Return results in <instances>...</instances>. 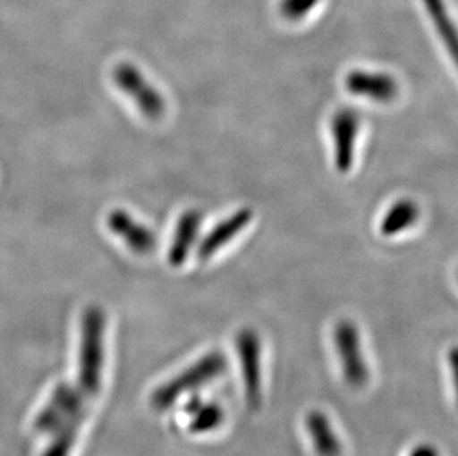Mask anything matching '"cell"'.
Listing matches in <instances>:
<instances>
[{
    "instance_id": "cell-15",
    "label": "cell",
    "mask_w": 458,
    "mask_h": 456,
    "mask_svg": "<svg viewBox=\"0 0 458 456\" xmlns=\"http://www.w3.org/2000/svg\"><path fill=\"white\" fill-rule=\"evenodd\" d=\"M319 0H282L281 13L286 20L299 21L315 8Z\"/></svg>"
},
{
    "instance_id": "cell-11",
    "label": "cell",
    "mask_w": 458,
    "mask_h": 456,
    "mask_svg": "<svg viewBox=\"0 0 458 456\" xmlns=\"http://www.w3.org/2000/svg\"><path fill=\"white\" fill-rule=\"evenodd\" d=\"M307 433L318 456H342L343 443L334 424L322 410H310L306 417Z\"/></svg>"
},
{
    "instance_id": "cell-3",
    "label": "cell",
    "mask_w": 458,
    "mask_h": 456,
    "mask_svg": "<svg viewBox=\"0 0 458 456\" xmlns=\"http://www.w3.org/2000/svg\"><path fill=\"white\" fill-rule=\"evenodd\" d=\"M334 344L342 366L343 378L352 388H362L369 381V366L363 354L358 326L351 320L337 323Z\"/></svg>"
},
{
    "instance_id": "cell-16",
    "label": "cell",
    "mask_w": 458,
    "mask_h": 456,
    "mask_svg": "<svg viewBox=\"0 0 458 456\" xmlns=\"http://www.w3.org/2000/svg\"><path fill=\"white\" fill-rule=\"evenodd\" d=\"M448 362H450L451 376H453V385H454L458 405V347L451 349L450 354H448Z\"/></svg>"
},
{
    "instance_id": "cell-4",
    "label": "cell",
    "mask_w": 458,
    "mask_h": 456,
    "mask_svg": "<svg viewBox=\"0 0 458 456\" xmlns=\"http://www.w3.org/2000/svg\"><path fill=\"white\" fill-rule=\"evenodd\" d=\"M239 363L242 372L245 399L251 410H259L263 401V345L259 334L245 327L236 336Z\"/></svg>"
},
{
    "instance_id": "cell-6",
    "label": "cell",
    "mask_w": 458,
    "mask_h": 456,
    "mask_svg": "<svg viewBox=\"0 0 458 456\" xmlns=\"http://www.w3.org/2000/svg\"><path fill=\"white\" fill-rule=\"evenodd\" d=\"M360 117L352 108H342L333 117L334 160L338 173H346L355 164Z\"/></svg>"
},
{
    "instance_id": "cell-17",
    "label": "cell",
    "mask_w": 458,
    "mask_h": 456,
    "mask_svg": "<svg viewBox=\"0 0 458 456\" xmlns=\"http://www.w3.org/2000/svg\"><path fill=\"white\" fill-rule=\"evenodd\" d=\"M407 456H441L439 451H437L433 444L421 443L417 444L415 448L411 449L410 453Z\"/></svg>"
},
{
    "instance_id": "cell-1",
    "label": "cell",
    "mask_w": 458,
    "mask_h": 456,
    "mask_svg": "<svg viewBox=\"0 0 458 456\" xmlns=\"http://www.w3.org/2000/svg\"><path fill=\"white\" fill-rule=\"evenodd\" d=\"M81 332L76 384H58L33 424L36 433L52 435L44 456H70L88 410L101 390L106 315L100 307H88Z\"/></svg>"
},
{
    "instance_id": "cell-7",
    "label": "cell",
    "mask_w": 458,
    "mask_h": 456,
    "mask_svg": "<svg viewBox=\"0 0 458 456\" xmlns=\"http://www.w3.org/2000/svg\"><path fill=\"white\" fill-rule=\"evenodd\" d=\"M107 227L114 236L121 237V241L130 248L134 254L150 255L155 250L156 234L132 218L123 209H113L107 216Z\"/></svg>"
},
{
    "instance_id": "cell-8",
    "label": "cell",
    "mask_w": 458,
    "mask_h": 456,
    "mask_svg": "<svg viewBox=\"0 0 458 456\" xmlns=\"http://www.w3.org/2000/svg\"><path fill=\"white\" fill-rule=\"evenodd\" d=\"M346 88L351 94L372 99L377 103L394 101L399 92L398 82L390 74L374 73L365 70H353L347 74Z\"/></svg>"
},
{
    "instance_id": "cell-2",
    "label": "cell",
    "mask_w": 458,
    "mask_h": 456,
    "mask_svg": "<svg viewBox=\"0 0 458 456\" xmlns=\"http://www.w3.org/2000/svg\"><path fill=\"white\" fill-rule=\"evenodd\" d=\"M227 369V359L220 351L205 354L204 358L193 363L191 367L182 370L175 378L160 385L152 396V405L155 410H165L171 408L180 397L187 393L202 388Z\"/></svg>"
},
{
    "instance_id": "cell-5",
    "label": "cell",
    "mask_w": 458,
    "mask_h": 456,
    "mask_svg": "<svg viewBox=\"0 0 458 456\" xmlns=\"http://www.w3.org/2000/svg\"><path fill=\"white\" fill-rule=\"evenodd\" d=\"M113 80L123 94L128 95L139 112L150 121H157L164 116L166 103L157 89L144 78L135 65L122 63L113 70Z\"/></svg>"
},
{
    "instance_id": "cell-9",
    "label": "cell",
    "mask_w": 458,
    "mask_h": 456,
    "mask_svg": "<svg viewBox=\"0 0 458 456\" xmlns=\"http://www.w3.org/2000/svg\"><path fill=\"white\" fill-rule=\"evenodd\" d=\"M252 215H254V212L250 207H243V209H239L232 214L229 218L218 223L211 232H208L204 241H200L199 248H198V258L202 261L212 258L221 248L229 245L234 237L241 234L250 225Z\"/></svg>"
},
{
    "instance_id": "cell-12",
    "label": "cell",
    "mask_w": 458,
    "mask_h": 456,
    "mask_svg": "<svg viewBox=\"0 0 458 456\" xmlns=\"http://www.w3.org/2000/svg\"><path fill=\"white\" fill-rule=\"evenodd\" d=\"M424 6L428 9V17L432 20L433 26L441 36L446 51L458 69V30L454 21L451 20L450 13L446 11L444 0H424Z\"/></svg>"
},
{
    "instance_id": "cell-10",
    "label": "cell",
    "mask_w": 458,
    "mask_h": 456,
    "mask_svg": "<svg viewBox=\"0 0 458 456\" xmlns=\"http://www.w3.org/2000/svg\"><path fill=\"white\" fill-rule=\"evenodd\" d=\"M200 225L202 214L196 209H189L180 216L168 250V261L173 267H182L186 263L199 234Z\"/></svg>"
},
{
    "instance_id": "cell-14",
    "label": "cell",
    "mask_w": 458,
    "mask_h": 456,
    "mask_svg": "<svg viewBox=\"0 0 458 456\" xmlns=\"http://www.w3.org/2000/svg\"><path fill=\"white\" fill-rule=\"evenodd\" d=\"M186 410L189 415H191V431L198 435L216 430L225 419V412L220 406L216 403H204L198 397H193L189 401Z\"/></svg>"
},
{
    "instance_id": "cell-13",
    "label": "cell",
    "mask_w": 458,
    "mask_h": 456,
    "mask_svg": "<svg viewBox=\"0 0 458 456\" xmlns=\"http://www.w3.org/2000/svg\"><path fill=\"white\" fill-rule=\"evenodd\" d=\"M420 216V207L410 198H403L394 203L389 211L386 212L381 221L380 230L383 236H396L405 232L417 223Z\"/></svg>"
}]
</instances>
